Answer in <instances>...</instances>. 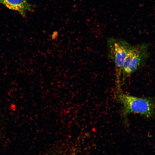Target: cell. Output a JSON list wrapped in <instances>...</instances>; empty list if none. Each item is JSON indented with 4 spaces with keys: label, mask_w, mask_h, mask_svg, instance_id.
Here are the masks:
<instances>
[{
    "label": "cell",
    "mask_w": 155,
    "mask_h": 155,
    "mask_svg": "<svg viewBox=\"0 0 155 155\" xmlns=\"http://www.w3.org/2000/svg\"><path fill=\"white\" fill-rule=\"evenodd\" d=\"M108 57L115 66L117 88L120 89L124 61L131 45L125 40L117 38L108 39L107 42Z\"/></svg>",
    "instance_id": "2"
},
{
    "label": "cell",
    "mask_w": 155,
    "mask_h": 155,
    "mask_svg": "<svg viewBox=\"0 0 155 155\" xmlns=\"http://www.w3.org/2000/svg\"><path fill=\"white\" fill-rule=\"evenodd\" d=\"M58 35V33L57 32H54L51 36V38L53 40H55L57 38Z\"/></svg>",
    "instance_id": "5"
},
{
    "label": "cell",
    "mask_w": 155,
    "mask_h": 155,
    "mask_svg": "<svg viewBox=\"0 0 155 155\" xmlns=\"http://www.w3.org/2000/svg\"><path fill=\"white\" fill-rule=\"evenodd\" d=\"M0 3L9 9L18 12L24 17L27 11H34V6L27 0H0Z\"/></svg>",
    "instance_id": "4"
},
{
    "label": "cell",
    "mask_w": 155,
    "mask_h": 155,
    "mask_svg": "<svg viewBox=\"0 0 155 155\" xmlns=\"http://www.w3.org/2000/svg\"><path fill=\"white\" fill-rule=\"evenodd\" d=\"M148 46L142 43L131 46L125 59L122 74V83L126 78L142 67L148 59Z\"/></svg>",
    "instance_id": "3"
},
{
    "label": "cell",
    "mask_w": 155,
    "mask_h": 155,
    "mask_svg": "<svg viewBox=\"0 0 155 155\" xmlns=\"http://www.w3.org/2000/svg\"><path fill=\"white\" fill-rule=\"evenodd\" d=\"M116 96L123 106L122 112L124 117L132 113L149 117L154 113L155 102L152 98L129 95L123 92L121 89H117Z\"/></svg>",
    "instance_id": "1"
}]
</instances>
